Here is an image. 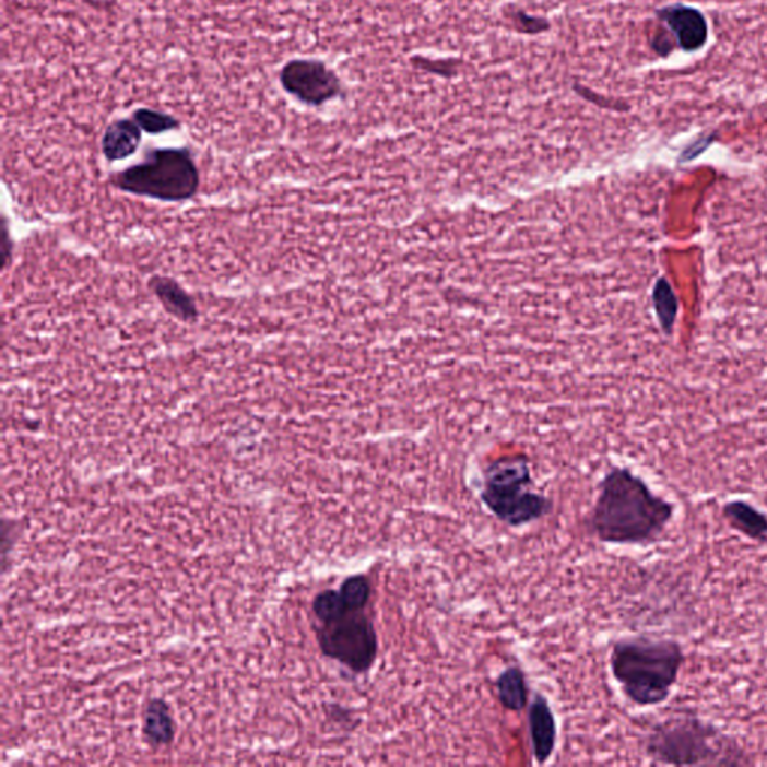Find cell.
Returning <instances> with one entry per match:
<instances>
[{"label":"cell","mask_w":767,"mask_h":767,"mask_svg":"<svg viewBox=\"0 0 767 767\" xmlns=\"http://www.w3.org/2000/svg\"><path fill=\"white\" fill-rule=\"evenodd\" d=\"M141 139H143V129L139 123L132 117H122V119L113 120L105 128L101 149L108 163H116L134 155L139 151Z\"/></svg>","instance_id":"8fae6325"},{"label":"cell","mask_w":767,"mask_h":767,"mask_svg":"<svg viewBox=\"0 0 767 767\" xmlns=\"http://www.w3.org/2000/svg\"><path fill=\"white\" fill-rule=\"evenodd\" d=\"M411 63L418 70L426 71L427 74L444 76V79H453L459 75L460 60L456 59H429V58H411Z\"/></svg>","instance_id":"e0dca14e"},{"label":"cell","mask_w":767,"mask_h":767,"mask_svg":"<svg viewBox=\"0 0 767 767\" xmlns=\"http://www.w3.org/2000/svg\"><path fill=\"white\" fill-rule=\"evenodd\" d=\"M528 732L531 739L532 756L539 765H546L556 750L558 724L551 701L541 693H535L528 705Z\"/></svg>","instance_id":"ba28073f"},{"label":"cell","mask_w":767,"mask_h":767,"mask_svg":"<svg viewBox=\"0 0 767 767\" xmlns=\"http://www.w3.org/2000/svg\"><path fill=\"white\" fill-rule=\"evenodd\" d=\"M495 685L499 704L508 712L519 713L528 708L529 685L522 668L508 665L498 674Z\"/></svg>","instance_id":"4fadbf2b"},{"label":"cell","mask_w":767,"mask_h":767,"mask_svg":"<svg viewBox=\"0 0 767 767\" xmlns=\"http://www.w3.org/2000/svg\"><path fill=\"white\" fill-rule=\"evenodd\" d=\"M676 512V504L658 495L644 477L613 467L599 483L587 527L600 543L649 547L663 539Z\"/></svg>","instance_id":"6da1fadb"},{"label":"cell","mask_w":767,"mask_h":767,"mask_svg":"<svg viewBox=\"0 0 767 767\" xmlns=\"http://www.w3.org/2000/svg\"><path fill=\"white\" fill-rule=\"evenodd\" d=\"M646 757L665 766H750L745 748L712 722L685 710L651 727L645 739Z\"/></svg>","instance_id":"3957f363"},{"label":"cell","mask_w":767,"mask_h":767,"mask_svg":"<svg viewBox=\"0 0 767 767\" xmlns=\"http://www.w3.org/2000/svg\"><path fill=\"white\" fill-rule=\"evenodd\" d=\"M149 286L163 305L165 312L188 324L198 321L200 312H198L197 303L179 282L167 276H153L149 281Z\"/></svg>","instance_id":"7c38bea8"},{"label":"cell","mask_w":767,"mask_h":767,"mask_svg":"<svg viewBox=\"0 0 767 767\" xmlns=\"http://www.w3.org/2000/svg\"><path fill=\"white\" fill-rule=\"evenodd\" d=\"M504 17L510 24L511 30H515L518 34L540 35L551 31L552 27L548 19L528 14L527 11L519 10V8L510 7V10L504 12Z\"/></svg>","instance_id":"2e32d148"},{"label":"cell","mask_w":767,"mask_h":767,"mask_svg":"<svg viewBox=\"0 0 767 767\" xmlns=\"http://www.w3.org/2000/svg\"><path fill=\"white\" fill-rule=\"evenodd\" d=\"M143 732L145 741L152 746L172 744L176 734L175 720L164 700H152L143 713Z\"/></svg>","instance_id":"5bb4252c"},{"label":"cell","mask_w":767,"mask_h":767,"mask_svg":"<svg viewBox=\"0 0 767 767\" xmlns=\"http://www.w3.org/2000/svg\"><path fill=\"white\" fill-rule=\"evenodd\" d=\"M285 94L306 107H322L345 96L341 76L320 59H291L280 71Z\"/></svg>","instance_id":"52a82bcc"},{"label":"cell","mask_w":767,"mask_h":767,"mask_svg":"<svg viewBox=\"0 0 767 767\" xmlns=\"http://www.w3.org/2000/svg\"><path fill=\"white\" fill-rule=\"evenodd\" d=\"M111 184L132 196L180 203L196 197L200 172L187 148L152 149L140 164L113 176Z\"/></svg>","instance_id":"5b68a950"},{"label":"cell","mask_w":767,"mask_h":767,"mask_svg":"<svg viewBox=\"0 0 767 767\" xmlns=\"http://www.w3.org/2000/svg\"><path fill=\"white\" fill-rule=\"evenodd\" d=\"M722 519L730 529L754 543L767 546V512L746 499H730L721 507Z\"/></svg>","instance_id":"30bf717a"},{"label":"cell","mask_w":767,"mask_h":767,"mask_svg":"<svg viewBox=\"0 0 767 767\" xmlns=\"http://www.w3.org/2000/svg\"><path fill=\"white\" fill-rule=\"evenodd\" d=\"M317 640L322 656L337 661L354 676L369 673L377 664L378 633L367 607L343 604L337 615L318 625Z\"/></svg>","instance_id":"8992f818"},{"label":"cell","mask_w":767,"mask_h":767,"mask_svg":"<svg viewBox=\"0 0 767 767\" xmlns=\"http://www.w3.org/2000/svg\"><path fill=\"white\" fill-rule=\"evenodd\" d=\"M2 225V248H0V256H2V269L7 270L11 264L14 244H12L11 240L10 227H8V220L5 216H3Z\"/></svg>","instance_id":"ac0fdd59"},{"label":"cell","mask_w":767,"mask_h":767,"mask_svg":"<svg viewBox=\"0 0 767 767\" xmlns=\"http://www.w3.org/2000/svg\"><path fill=\"white\" fill-rule=\"evenodd\" d=\"M685 663L684 646L669 637L629 636L612 646L613 680L637 708L668 704Z\"/></svg>","instance_id":"7a4b0ae2"},{"label":"cell","mask_w":767,"mask_h":767,"mask_svg":"<svg viewBox=\"0 0 767 767\" xmlns=\"http://www.w3.org/2000/svg\"><path fill=\"white\" fill-rule=\"evenodd\" d=\"M480 499L500 523L522 528L546 518L553 500L534 488L531 462L524 455L500 456L482 471Z\"/></svg>","instance_id":"277c9868"},{"label":"cell","mask_w":767,"mask_h":767,"mask_svg":"<svg viewBox=\"0 0 767 767\" xmlns=\"http://www.w3.org/2000/svg\"><path fill=\"white\" fill-rule=\"evenodd\" d=\"M132 119L139 123L145 134L160 135L164 132L176 131L181 127L180 120L177 117L168 115V113L152 110V108H137L132 113Z\"/></svg>","instance_id":"9a60e30c"},{"label":"cell","mask_w":767,"mask_h":767,"mask_svg":"<svg viewBox=\"0 0 767 767\" xmlns=\"http://www.w3.org/2000/svg\"><path fill=\"white\" fill-rule=\"evenodd\" d=\"M657 15L676 36L682 50H700L708 42V23L700 11L685 5H672L658 11Z\"/></svg>","instance_id":"9c48e42d"}]
</instances>
